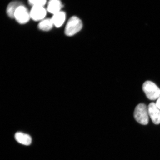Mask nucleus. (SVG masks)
Returning a JSON list of instances; mask_svg holds the SVG:
<instances>
[{
  "mask_svg": "<svg viewBox=\"0 0 160 160\" xmlns=\"http://www.w3.org/2000/svg\"><path fill=\"white\" fill-rule=\"evenodd\" d=\"M142 89L148 98L150 100H155L160 97V89L153 82H145L142 86Z\"/></svg>",
  "mask_w": 160,
  "mask_h": 160,
  "instance_id": "3",
  "label": "nucleus"
},
{
  "mask_svg": "<svg viewBox=\"0 0 160 160\" xmlns=\"http://www.w3.org/2000/svg\"><path fill=\"white\" fill-rule=\"evenodd\" d=\"M22 5L21 2L18 1H14L10 3L7 8V12L8 16L11 18H14L16 10Z\"/></svg>",
  "mask_w": 160,
  "mask_h": 160,
  "instance_id": "10",
  "label": "nucleus"
},
{
  "mask_svg": "<svg viewBox=\"0 0 160 160\" xmlns=\"http://www.w3.org/2000/svg\"><path fill=\"white\" fill-rule=\"evenodd\" d=\"M14 18L19 23L25 24L29 21L31 17L30 12L27 8L22 5L16 10Z\"/></svg>",
  "mask_w": 160,
  "mask_h": 160,
  "instance_id": "4",
  "label": "nucleus"
},
{
  "mask_svg": "<svg viewBox=\"0 0 160 160\" xmlns=\"http://www.w3.org/2000/svg\"><path fill=\"white\" fill-rule=\"evenodd\" d=\"M157 107L160 109V97L157 100L156 103Z\"/></svg>",
  "mask_w": 160,
  "mask_h": 160,
  "instance_id": "13",
  "label": "nucleus"
},
{
  "mask_svg": "<svg viewBox=\"0 0 160 160\" xmlns=\"http://www.w3.org/2000/svg\"><path fill=\"white\" fill-rule=\"evenodd\" d=\"M149 115L153 122L156 125L160 123V109L157 107L156 103H150L148 108Z\"/></svg>",
  "mask_w": 160,
  "mask_h": 160,
  "instance_id": "5",
  "label": "nucleus"
},
{
  "mask_svg": "<svg viewBox=\"0 0 160 160\" xmlns=\"http://www.w3.org/2000/svg\"><path fill=\"white\" fill-rule=\"evenodd\" d=\"M148 108L144 104L140 103L136 107L134 112V117L138 122L143 125H147L149 122Z\"/></svg>",
  "mask_w": 160,
  "mask_h": 160,
  "instance_id": "1",
  "label": "nucleus"
},
{
  "mask_svg": "<svg viewBox=\"0 0 160 160\" xmlns=\"http://www.w3.org/2000/svg\"><path fill=\"white\" fill-rule=\"evenodd\" d=\"M15 138L18 142L25 145H29L32 143V138L29 135L18 132L15 134Z\"/></svg>",
  "mask_w": 160,
  "mask_h": 160,
  "instance_id": "8",
  "label": "nucleus"
},
{
  "mask_svg": "<svg viewBox=\"0 0 160 160\" xmlns=\"http://www.w3.org/2000/svg\"><path fill=\"white\" fill-rule=\"evenodd\" d=\"M53 25V22L51 19H46L40 22L38 27L40 29L48 31L52 28Z\"/></svg>",
  "mask_w": 160,
  "mask_h": 160,
  "instance_id": "11",
  "label": "nucleus"
},
{
  "mask_svg": "<svg viewBox=\"0 0 160 160\" xmlns=\"http://www.w3.org/2000/svg\"><path fill=\"white\" fill-rule=\"evenodd\" d=\"M47 0H28L30 5L34 6L43 7L47 2Z\"/></svg>",
  "mask_w": 160,
  "mask_h": 160,
  "instance_id": "12",
  "label": "nucleus"
},
{
  "mask_svg": "<svg viewBox=\"0 0 160 160\" xmlns=\"http://www.w3.org/2000/svg\"><path fill=\"white\" fill-rule=\"evenodd\" d=\"M65 19V13L62 11H60L54 14L51 18L53 25L57 28L61 27L63 24Z\"/></svg>",
  "mask_w": 160,
  "mask_h": 160,
  "instance_id": "9",
  "label": "nucleus"
},
{
  "mask_svg": "<svg viewBox=\"0 0 160 160\" xmlns=\"http://www.w3.org/2000/svg\"><path fill=\"white\" fill-rule=\"evenodd\" d=\"M83 24L81 20L73 16L68 21L65 29V33L68 36H72L78 32L82 29Z\"/></svg>",
  "mask_w": 160,
  "mask_h": 160,
  "instance_id": "2",
  "label": "nucleus"
},
{
  "mask_svg": "<svg viewBox=\"0 0 160 160\" xmlns=\"http://www.w3.org/2000/svg\"><path fill=\"white\" fill-rule=\"evenodd\" d=\"M62 7V5L60 0H50L48 4V11L54 15L61 11Z\"/></svg>",
  "mask_w": 160,
  "mask_h": 160,
  "instance_id": "7",
  "label": "nucleus"
},
{
  "mask_svg": "<svg viewBox=\"0 0 160 160\" xmlns=\"http://www.w3.org/2000/svg\"><path fill=\"white\" fill-rule=\"evenodd\" d=\"M31 18L35 21L43 20L47 14V11L43 7L34 6L30 12Z\"/></svg>",
  "mask_w": 160,
  "mask_h": 160,
  "instance_id": "6",
  "label": "nucleus"
}]
</instances>
